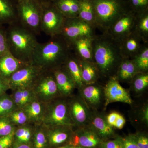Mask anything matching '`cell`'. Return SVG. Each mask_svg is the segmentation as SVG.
<instances>
[{
  "instance_id": "cell-43",
  "label": "cell",
  "mask_w": 148,
  "mask_h": 148,
  "mask_svg": "<svg viewBox=\"0 0 148 148\" xmlns=\"http://www.w3.org/2000/svg\"><path fill=\"white\" fill-rule=\"evenodd\" d=\"M10 89L8 81L0 77V96L7 93L8 90Z\"/></svg>"
},
{
  "instance_id": "cell-8",
  "label": "cell",
  "mask_w": 148,
  "mask_h": 148,
  "mask_svg": "<svg viewBox=\"0 0 148 148\" xmlns=\"http://www.w3.org/2000/svg\"><path fill=\"white\" fill-rule=\"evenodd\" d=\"M96 28L78 17L66 18L59 35L70 46L75 40L82 37L95 36Z\"/></svg>"
},
{
  "instance_id": "cell-1",
  "label": "cell",
  "mask_w": 148,
  "mask_h": 148,
  "mask_svg": "<svg viewBox=\"0 0 148 148\" xmlns=\"http://www.w3.org/2000/svg\"><path fill=\"white\" fill-rule=\"evenodd\" d=\"M93 62L100 75L109 79L115 77L123 59L119 44L107 32L93 37L92 43Z\"/></svg>"
},
{
  "instance_id": "cell-39",
  "label": "cell",
  "mask_w": 148,
  "mask_h": 148,
  "mask_svg": "<svg viewBox=\"0 0 148 148\" xmlns=\"http://www.w3.org/2000/svg\"><path fill=\"white\" fill-rule=\"evenodd\" d=\"M131 135L139 148H148V138L142 133H136Z\"/></svg>"
},
{
  "instance_id": "cell-47",
  "label": "cell",
  "mask_w": 148,
  "mask_h": 148,
  "mask_svg": "<svg viewBox=\"0 0 148 148\" xmlns=\"http://www.w3.org/2000/svg\"><path fill=\"white\" fill-rule=\"evenodd\" d=\"M143 118L146 123L148 122V106H146L143 111Z\"/></svg>"
},
{
  "instance_id": "cell-14",
  "label": "cell",
  "mask_w": 148,
  "mask_h": 148,
  "mask_svg": "<svg viewBox=\"0 0 148 148\" xmlns=\"http://www.w3.org/2000/svg\"><path fill=\"white\" fill-rule=\"evenodd\" d=\"M70 115L75 126L82 127L87 125L90 115L86 104L79 97H71L68 99Z\"/></svg>"
},
{
  "instance_id": "cell-19",
  "label": "cell",
  "mask_w": 148,
  "mask_h": 148,
  "mask_svg": "<svg viewBox=\"0 0 148 148\" xmlns=\"http://www.w3.org/2000/svg\"><path fill=\"white\" fill-rule=\"evenodd\" d=\"M27 64L18 60L8 51L0 57V77L8 81L14 73Z\"/></svg>"
},
{
  "instance_id": "cell-32",
  "label": "cell",
  "mask_w": 148,
  "mask_h": 148,
  "mask_svg": "<svg viewBox=\"0 0 148 148\" xmlns=\"http://www.w3.org/2000/svg\"><path fill=\"white\" fill-rule=\"evenodd\" d=\"M138 73H147L148 71V43L142 48L133 58Z\"/></svg>"
},
{
  "instance_id": "cell-12",
  "label": "cell",
  "mask_w": 148,
  "mask_h": 148,
  "mask_svg": "<svg viewBox=\"0 0 148 148\" xmlns=\"http://www.w3.org/2000/svg\"><path fill=\"white\" fill-rule=\"evenodd\" d=\"M105 98V107L110 103L121 102L131 104L132 100L127 90L120 84L115 77L110 78L103 89Z\"/></svg>"
},
{
  "instance_id": "cell-48",
  "label": "cell",
  "mask_w": 148,
  "mask_h": 148,
  "mask_svg": "<svg viewBox=\"0 0 148 148\" xmlns=\"http://www.w3.org/2000/svg\"><path fill=\"white\" fill-rule=\"evenodd\" d=\"M70 146L69 145H65L61 146V147H57L53 148H69Z\"/></svg>"
},
{
  "instance_id": "cell-18",
  "label": "cell",
  "mask_w": 148,
  "mask_h": 148,
  "mask_svg": "<svg viewBox=\"0 0 148 148\" xmlns=\"http://www.w3.org/2000/svg\"><path fill=\"white\" fill-rule=\"evenodd\" d=\"M93 37H82L70 45L73 53L79 60L93 62L92 46Z\"/></svg>"
},
{
  "instance_id": "cell-37",
  "label": "cell",
  "mask_w": 148,
  "mask_h": 148,
  "mask_svg": "<svg viewBox=\"0 0 148 148\" xmlns=\"http://www.w3.org/2000/svg\"><path fill=\"white\" fill-rule=\"evenodd\" d=\"M132 8V11L136 16L147 12L148 0H130Z\"/></svg>"
},
{
  "instance_id": "cell-34",
  "label": "cell",
  "mask_w": 148,
  "mask_h": 148,
  "mask_svg": "<svg viewBox=\"0 0 148 148\" xmlns=\"http://www.w3.org/2000/svg\"><path fill=\"white\" fill-rule=\"evenodd\" d=\"M16 108L10 95L6 93L0 96V117L7 116Z\"/></svg>"
},
{
  "instance_id": "cell-3",
  "label": "cell",
  "mask_w": 148,
  "mask_h": 148,
  "mask_svg": "<svg viewBox=\"0 0 148 148\" xmlns=\"http://www.w3.org/2000/svg\"><path fill=\"white\" fill-rule=\"evenodd\" d=\"M9 51L25 64L32 63L36 48L38 44L36 35L16 22L6 28Z\"/></svg>"
},
{
  "instance_id": "cell-25",
  "label": "cell",
  "mask_w": 148,
  "mask_h": 148,
  "mask_svg": "<svg viewBox=\"0 0 148 148\" xmlns=\"http://www.w3.org/2000/svg\"><path fill=\"white\" fill-rule=\"evenodd\" d=\"M53 4L66 18L78 16L80 0H56Z\"/></svg>"
},
{
  "instance_id": "cell-45",
  "label": "cell",
  "mask_w": 148,
  "mask_h": 148,
  "mask_svg": "<svg viewBox=\"0 0 148 148\" xmlns=\"http://www.w3.org/2000/svg\"><path fill=\"white\" fill-rule=\"evenodd\" d=\"M125 123H126V121L124 117L119 114L116 121L114 125V127L119 130L122 129L124 127Z\"/></svg>"
},
{
  "instance_id": "cell-46",
  "label": "cell",
  "mask_w": 148,
  "mask_h": 148,
  "mask_svg": "<svg viewBox=\"0 0 148 148\" xmlns=\"http://www.w3.org/2000/svg\"><path fill=\"white\" fill-rule=\"evenodd\" d=\"M12 148H33L32 144L13 143Z\"/></svg>"
},
{
  "instance_id": "cell-35",
  "label": "cell",
  "mask_w": 148,
  "mask_h": 148,
  "mask_svg": "<svg viewBox=\"0 0 148 148\" xmlns=\"http://www.w3.org/2000/svg\"><path fill=\"white\" fill-rule=\"evenodd\" d=\"M131 82L134 90L136 92H141L148 86V73H138L133 77Z\"/></svg>"
},
{
  "instance_id": "cell-4",
  "label": "cell",
  "mask_w": 148,
  "mask_h": 148,
  "mask_svg": "<svg viewBox=\"0 0 148 148\" xmlns=\"http://www.w3.org/2000/svg\"><path fill=\"white\" fill-rule=\"evenodd\" d=\"M96 28L106 32L128 10L123 0H91Z\"/></svg>"
},
{
  "instance_id": "cell-17",
  "label": "cell",
  "mask_w": 148,
  "mask_h": 148,
  "mask_svg": "<svg viewBox=\"0 0 148 148\" xmlns=\"http://www.w3.org/2000/svg\"><path fill=\"white\" fill-rule=\"evenodd\" d=\"M61 97H70L76 88L73 81L63 65L52 71Z\"/></svg>"
},
{
  "instance_id": "cell-11",
  "label": "cell",
  "mask_w": 148,
  "mask_h": 148,
  "mask_svg": "<svg viewBox=\"0 0 148 148\" xmlns=\"http://www.w3.org/2000/svg\"><path fill=\"white\" fill-rule=\"evenodd\" d=\"M89 125L78 127L73 131L68 145L86 148H95L103 142Z\"/></svg>"
},
{
  "instance_id": "cell-22",
  "label": "cell",
  "mask_w": 148,
  "mask_h": 148,
  "mask_svg": "<svg viewBox=\"0 0 148 148\" xmlns=\"http://www.w3.org/2000/svg\"><path fill=\"white\" fill-rule=\"evenodd\" d=\"M45 106L46 103L36 99L22 109L27 114L29 123L35 125L40 124L42 123Z\"/></svg>"
},
{
  "instance_id": "cell-28",
  "label": "cell",
  "mask_w": 148,
  "mask_h": 148,
  "mask_svg": "<svg viewBox=\"0 0 148 148\" xmlns=\"http://www.w3.org/2000/svg\"><path fill=\"white\" fill-rule=\"evenodd\" d=\"M79 60L83 82L85 85L96 83L101 75L94 62Z\"/></svg>"
},
{
  "instance_id": "cell-21",
  "label": "cell",
  "mask_w": 148,
  "mask_h": 148,
  "mask_svg": "<svg viewBox=\"0 0 148 148\" xmlns=\"http://www.w3.org/2000/svg\"><path fill=\"white\" fill-rule=\"evenodd\" d=\"M89 125L103 141L112 138L114 135L113 127L108 123L106 118L101 115L90 116Z\"/></svg>"
},
{
  "instance_id": "cell-29",
  "label": "cell",
  "mask_w": 148,
  "mask_h": 148,
  "mask_svg": "<svg viewBox=\"0 0 148 148\" xmlns=\"http://www.w3.org/2000/svg\"><path fill=\"white\" fill-rule=\"evenodd\" d=\"M78 17L96 28L95 11L91 0H80Z\"/></svg>"
},
{
  "instance_id": "cell-23",
  "label": "cell",
  "mask_w": 148,
  "mask_h": 148,
  "mask_svg": "<svg viewBox=\"0 0 148 148\" xmlns=\"http://www.w3.org/2000/svg\"><path fill=\"white\" fill-rule=\"evenodd\" d=\"M138 73L132 58H123L120 64L115 77L119 81L130 82Z\"/></svg>"
},
{
  "instance_id": "cell-10",
  "label": "cell",
  "mask_w": 148,
  "mask_h": 148,
  "mask_svg": "<svg viewBox=\"0 0 148 148\" xmlns=\"http://www.w3.org/2000/svg\"><path fill=\"white\" fill-rule=\"evenodd\" d=\"M66 18L53 4L42 7L41 31L51 38L59 35Z\"/></svg>"
},
{
  "instance_id": "cell-31",
  "label": "cell",
  "mask_w": 148,
  "mask_h": 148,
  "mask_svg": "<svg viewBox=\"0 0 148 148\" xmlns=\"http://www.w3.org/2000/svg\"><path fill=\"white\" fill-rule=\"evenodd\" d=\"M134 32L148 43V14L147 12L136 16Z\"/></svg>"
},
{
  "instance_id": "cell-13",
  "label": "cell",
  "mask_w": 148,
  "mask_h": 148,
  "mask_svg": "<svg viewBox=\"0 0 148 148\" xmlns=\"http://www.w3.org/2000/svg\"><path fill=\"white\" fill-rule=\"evenodd\" d=\"M136 16L130 11L118 19L106 32L116 40H119L134 31Z\"/></svg>"
},
{
  "instance_id": "cell-33",
  "label": "cell",
  "mask_w": 148,
  "mask_h": 148,
  "mask_svg": "<svg viewBox=\"0 0 148 148\" xmlns=\"http://www.w3.org/2000/svg\"><path fill=\"white\" fill-rule=\"evenodd\" d=\"M10 121L16 127H19L29 123L27 114L23 109L16 108L7 116Z\"/></svg>"
},
{
  "instance_id": "cell-27",
  "label": "cell",
  "mask_w": 148,
  "mask_h": 148,
  "mask_svg": "<svg viewBox=\"0 0 148 148\" xmlns=\"http://www.w3.org/2000/svg\"><path fill=\"white\" fill-rule=\"evenodd\" d=\"M81 90L85 101L88 104L93 106H97L101 102L103 90L96 83L85 85Z\"/></svg>"
},
{
  "instance_id": "cell-49",
  "label": "cell",
  "mask_w": 148,
  "mask_h": 148,
  "mask_svg": "<svg viewBox=\"0 0 148 148\" xmlns=\"http://www.w3.org/2000/svg\"><path fill=\"white\" fill-rule=\"evenodd\" d=\"M69 148H86L82 147H79V146H70Z\"/></svg>"
},
{
  "instance_id": "cell-44",
  "label": "cell",
  "mask_w": 148,
  "mask_h": 148,
  "mask_svg": "<svg viewBox=\"0 0 148 148\" xmlns=\"http://www.w3.org/2000/svg\"><path fill=\"white\" fill-rule=\"evenodd\" d=\"M119 113L116 112H112L109 114L106 118V121L110 125L114 127L118 116L119 115Z\"/></svg>"
},
{
  "instance_id": "cell-42",
  "label": "cell",
  "mask_w": 148,
  "mask_h": 148,
  "mask_svg": "<svg viewBox=\"0 0 148 148\" xmlns=\"http://www.w3.org/2000/svg\"><path fill=\"white\" fill-rule=\"evenodd\" d=\"M123 148H139L131 135L123 138Z\"/></svg>"
},
{
  "instance_id": "cell-7",
  "label": "cell",
  "mask_w": 148,
  "mask_h": 148,
  "mask_svg": "<svg viewBox=\"0 0 148 148\" xmlns=\"http://www.w3.org/2000/svg\"><path fill=\"white\" fill-rule=\"evenodd\" d=\"M38 101L47 103L60 96L52 71H44L32 86Z\"/></svg>"
},
{
  "instance_id": "cell-41",
  "label": "cell",
  "mask_w": 148,
  "mask_h": 148,
  "mask_svg": "<svg viewBox=\"0 0 148 148\" xmlns=\"http://www.w3.org/2000/svg\"><path fill=\"white\" fill-rule=\"evenodd\" d=\"M14 131L10 135L0 138V148L12 147L14 141Z\"/></svg>"
},
{
  "instance_id": "cell-24",
  "label": "cell",
  "mask_w": 148,
  "mask_h": 148,
  "mask_svg": "<svg viewBox=\"0 0 148 148\" xmlns=\"http://www.w3.org/2000/svg\"><path fill=\"white\" fill-rule=\"evenodd\" d=\"M11 97L17 108L22 109L36 99L32 88H24L12 91Z\"/></svg>"
},
{
  "instance_id": "cell-2",
  "label": "cell",
  "mask_w": 148,
  "mask_h": 148,
  "mask_svg": "<svg viewBox=\"0 0 148 148\" xmlns=\"http://www.w3.org/2000/svg\"><path fill=\"white\" fill-rule=\"evenodd\" d=\"M51 38L47 42L39 43L32 58V64L45 71H52L62 66L72 53L69 44L60 35Z\"/></svg>"
},
{
  "instance_id": "cell-15",
  "label": "cell",
  "mask_w": 148,
  "mask_h": 148,
  "mask_svg": "<svg viewBox=\"0 0 148 148\" xmlns=\"http://www.w3.org/2000/svg\"><path fill=\"white\" fill-rule=\"evenodd\" d=\"M44 126L49 147L55 148L68 145L73 127L67 126Z\"/></svg>"
},
{
  "instance_id": "cell-40",
  "label": "cell",
  "mask_w": 148,
  "mask_h": 148,
  "mask_svg": "<svg viewBox=\"0 0 148 148\" xmlns=\"http://www.w3.org/2000/svg\"><path fill=\"white\" fill-rule=\"evenodd\" d=\"M100 148H123V138H117L113 140L103 141Z\"/></svg>"
},
{
  "instance_id": "cell-36",
  "label": "cell",
  "mask_w": 148,
  "mask_h": 148,
  "mask_svg": "<svg viewBox=\"0 0 148 148\" xmlns=\"http://www.w3.org/2000/svg\"><path fill=\"white\" fill-rule=\"evenodd\" d=\"M16 127L12 123L7 116L0 117V138L10 135Z\"/></svg>"
},
{
  "instance_id": "cell-30",
  "label": "cell",
  "mask_w": 148,
  "mask_h": 148,
  "mask_svg": "<svg viewBox=\"0 0 148 148\" xmlns=\"http://www.w3.org/2000/svg\"><path fill=\"white\" fill-rule=\"evenodd\" d=\"M32 144L33 148H49L45 128L42 124L36 125Z\"/></svg>"
},
{
  "instance_id": "cell-9",
  "label": "cell",
  "mask_w": 148,
  "mask_h": 148,
  "mask_svg": "<svg viewBox=\"0 0 148 148\" xmlns=\"http://www.w3.org/2000/svg\"><path fill=\"white\" fill-rule=\"evenodd\" d=\"M40 67L31 63L26 64L10 77L8 82L12 91L24 88H32L44 71Z\"/></svg>"
},
{
  "instance_id": "cell-6",
  "label": "cell",
  "mask_w": 148,
  "mask_h": 148,
  "mask_svg": "<svg viewBox=\"0 0 148 148\" xmlns=\"http://www.w3.org/2000/svg\"><path fill=\"white\" fill-rule=\"evenodd\" d=\"M45 126H67L74 127L68 106V98L59 97L46 103L42 123Z\"/></svg>"
},
{
  "instance_id": "cell-5",
  "label": "cell",
  "mask_w": 148,
  "mask_h": 148,
  "mask_svg": "<svg viewBox=\"0 0 148 148\" xmlns=\"http://www.w3.org/2000/svg\"><path fill=\"white\" fill-rule=\"evenodd\" d=\"M17 22L35 35L41 31L42 5L38 0H18Z\"/></svg>"
},
{
  "instance_id": "cell-20",
  "label": "cell",
  "mask_w": 148,
  "mask_h": 148,
  "mask_svg": "<svg viewBox=\"0 0 148 148\" xmlns=\"http://www.w3.org/2000/svg\"><path fill=\"white\" fill-rule=\"evenodd\" d=\"M63 66L73 81L76 88L81 89L85 85L83 82L79 59L72 52Z\"/></svg>"
},
{
  "instance_id": "cell-26",
  "label": "cell",
  "mask_w": 148,
  "mask_h": 148,
  "mask_svg": "<svg viewBox=\"0 0 148 148\" xmlns=\"http://www.w3.org/2000/svg\"><path fill=\"white\" fill-rule=\"evenodd\" d=\"M16 22V11L10 1L0 0V25H9Z\"/></svg>"
},
{
  "instance_id": "cell-16",
  "label": "cell",
  "mask_w": 148,
  "mask_h": 148,
  "mask_svg": "<svg viewBox=\"0 0 148 148\" xmlns=\"http://www.w3.org/2000/svg\"><path fill=\"white\" fill-rule=\"evenodd\" d=\"M119 44L123 58H133L147 43L136 32L131 34L117 41Z\"/></svg>"
},
{
  "instance_id": "cell-38",
  "label": "cell",
  "mask_w": 148,
  "mask_h": 148,
  "mask_svg": "<svg viewBox=\"0 0 148 148\" xmlns=\"http://www.w3.org/2000/svg\"><path fill=\"white\" fill-rule=\"evenodd\" d=\"M8 51L6 35V28L4 26L0 25V57Z\"/></svg>"
}]
</instances>
